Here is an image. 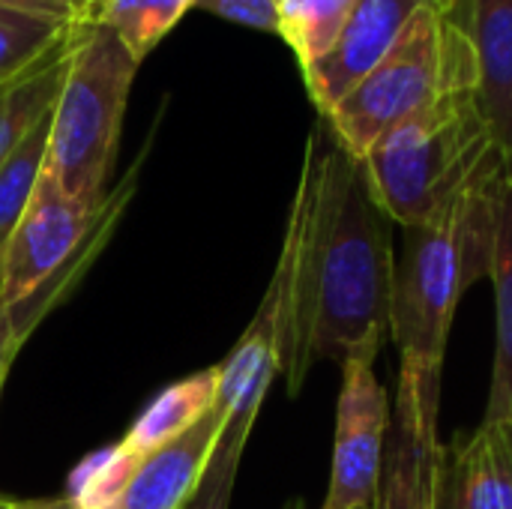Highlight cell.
I'll use <instances>...</instances> for the list:
<instances>
[{
  "instance_id": "19",
  "label": "cell",
  "mask_w": 512,
  "mask_h": 509,
  "mask_svg": "<svg viewBox=\"0 0 512 509\" xmlns=\"http://www.w3.org/2000/svg\"><path fill=\"white\" fill-rule=\"evenodd\" d=\"M48 135H51V111L27 132V138L0 165V258L45 171Z\"/></svg>"
},
{
  "instance_id": "21",
  "label": "cell",
  "mask_w": 512,
  "mask_h": 509,
  "mask_svg": "<svg viewBox=\"0 0 512 509\" xmlns=\"http://www.w3.org/2000/svg\"><path fill=\"white\" fill-rule=\"evenodd\" d=\"M138 462L141 459L132 456L123 444L105 447L78 465V471L69 477L66 498L81 509H111V504L126 489Z\"/></svg>"
},
{
  "instance_id": "29",
  "label": "cell",
  "mask_w": 512,
  "mask_h": 509,
  "mask_svg": "<svg viewBox=\"0 0 512 509\" xmlns=\"http://www.w3.org/2000/svg\"><path fill=\"white\" fill-rule=\"evenodd\" d=\"M285 509H303V504H300V501H291Z\"/></svg>"
},
{
  "instance_id": "5",
  "label": "cell",
  "mask_w": 512,
  "mask_h": 509,
  "mask_svg": "<svg viewBox=\"0 0 512 509\" xmlns=\"http://www.w3.org/2000/svg\"><path fill=\"white\" fill-rule=\"evenodd\" d=\"M477 84V57L453 9L426 6L408 21L387 54L321 117L336 141L363 159L414 111L450 90Z\"/></svg>"
},
{
  "instance_id": "20",
  "label": "cell",
  "mask_w": 512,
  "mask_h": 509,
  "mask_svg": "<svg viewBox=\"0 0 512 509\" xmlns=\"http://www.w3.org/2000/svg\"><path fill=\"white\" fill-rule=\"evenodd\" d=\"M72 21H51L30 12L0 9V84L24 72L69 33Z\"/></svg>"
},
{
  "instance_id": "17",
  "label": "cell",
  "mask_w": 512,
  "mask_h": 509,
  "mask_svg": "<svg viewBox=\"0 0 512 509\" xmlns=\"http://www.w3.org/2000/svg\"><path fill=\"white\" fill-rule=\"evenodd\" d=\"M351 9L354 0H276V33L288 42L303 72L336 48Z\"/></svg>"
},
{
  "instance_id": "30",
  "label": "cell",
  "mask_w": 512,
  "mask_h": 509,
  "mask_svg": "<svg viewBox=\"0 0 512 509\" xmlns=\"http://www.w3.org/2000/svg\"><path fill=\"white\" fill-rule=\"evenodd\" d=\"M189 509H201V507H189Z\"/></svg>"
},
{
  "instance_id": "2",
  "label": "cell",
  "mask_w": 512,
  "mask_h": 509,
  "mask_svg": "<svg viewBox=\"0 0 512 509\" xmlns=\"http://www.w3.org/2000/svg\"><path fill=\"white\" fill-rule=\"evenodd\" d=\"M504 180L507 159L474 180L435 219L405 228L402 258L393 270L390 336L399 348V372L417 384L423 405L435 414L456 309L465 291L492 273Z\"/></svg>"
},
{
  "instance_id": "12",
  "label": "cell",
  "mask_w": 512,
  "mask_h": 509,
  "mask_svg": "<svg viewBox=\"0 0 512 509\" xmlns=\"http://www.w3.org/2000/svg\"><path fill=\"white\" fill-rule=\"evenodd\" d=\"M222 432V414L210 408L180 438L141 456L126 489L111 509H189L204 483L213 447Z\"/></svg>"
},
{
  "instance_id": "14",
  "label": "cell",
  "mask_w": 512,
  "mask_h": 509,
  "mask_svg": "<svg viewBox=\"0 0 512 509\" xmlns=\"http://www.w3.org/2000/svg\"><path fill=\"white\" fill-rule=\"evenodd\" d=\"M66 51L69 33L24 72L0 84V165L27 138V132L54 108L66 75Z\"/></svg>"
},
{
  "instance_id": "13",
  "label": "cell",
  "mask_w": 512,
  "mask_h": 509,
  "mask_svg": "<svg viewBox=\"0 0 512 509\" xmlns=\"http://www.w3.org/2000/svg\"><path fill=\"white\" fill-rule=\"evenodd\" d=\"M453 18L477 57V99L498 138L512 147V0H453Z\"/></svg>"
},
{
  "instance_id": "16",
  "label": "cell",
  "mask_w": 512,
  "mask_h": 509,
  "mask_svg": "<svg viewBox=\"0 0 512 509\" xmlns=\"http://www.w3.org/2000/svg\"><path fill=\"white\" fill-rule=\"evenodd\" d=\"M495 303H498V348L489 387V405L483 423H512V183L504 180L495 228L492 273Z\"/></svg>"
},
{
  "instance_id": "18",
  "label": "cell",
  "mask_w": 512,
  "mask_h": 509,
  "mask_svg": "<svg viewBox=\"0 0 512 509\" xmlns=\"http://www.w3.org/2000/svg\"><path fill=\"white\" fill-rule=\"evenodd\" d=\"M192 9V0H99L87 15L75 21H96L117 33L129 54L144 63V57L177 27V21Z\"/></svg>"
},
{
  "instance_id": "27",
  "label": "cell",
  "mask_w": 512,
  "mask_h": 509,
  "mask_svg": "<svg viewBox=\"0 0 512 509\" xmlns=\"http://www.w3.org/2000/svg\"><path fill=\"white\" fill-rule=\"evenodd\" d=\"M0 509H15V501H9V498L0 495Z\"/></svg>"
},
{
  "instance_id": "6",
  "label": "cell",
  "mask_w": 512,
  "mask_h": 509,
  "mask_svg": "<svg viewBox=\"0 0 512 509\" xmlns=\"http://www.w3.org/2000/svg\"><path fill=\"white\" fill-rule=\"evenodd\" d=\"M282 294L279 285L270 279V288L234 345V351L219 366V387H216V411L222 414V432L213 447L204 483L192 507L228 509L234 477L240 471V459L264 396L273 378L282 372Z\"/></svg>"
},
{
  "instance_id": "15",
  "label": "cell",
  "mask_w": 512,
  "mask_h": 509,
  "mask_svg": "<svg viewBox=\"0 0 512 509\" xmlns=\"http://www.w3.org/2000/svg\"><path fill=\"white\" fill-rule=\"evenodd\" d=\"M216 387H219V366L195 372V375L171 384L144 408V414L132 423L129 435L120 444L132 456L141 459V456L159 450L162 444L180 438L216 405Z\"/></svg>"
},
{
  "instance_id": "23",
  "label": "cell",
  "mask_w": 512,
  "mask_h": 509,
  "mask_svg": "<svg viewBox=\"0 0 512 509\" xmlns=\"http://www.w3.org/2000/svg\"><path fill=\"white\" fill-rule=\"evenodd\" d=\"M24 336L15 333L12 327V315L6 306H0V396H3V387H6V378H9V369L18 357V351L24 348Z\"/></svg>"
},
{
  "instance_id": "26",
  "label": "cell",
  "mask_w": 512,
  "mask_h": 509,
  "mask_svg": "<svg viewBox=\"0 0 512 509\" xmlns=\"http://www.w3.org/2000/svg\"><path fill=\"white\" fill-rule=\"evenodd\" d=\"M96 3H99V0H69V6H72V21L81 18V15H87Z\"/></svg>"
},
{
  "instance_id": "11",
  "label": "cell",
  "mask_w": 512,
  "mask_h": 509,
  "mask_svg": "<svg viewBox=\"0 0 512 509\" xmlns=\"http://www.w3.org/2000/svg\"><path fill=\"white\" fill-rule=\"evenodd\" d=\"M435 509H512V423H480L441 444Z\"/></svg>"
},
{
  "instance_id": "28",
  "label": "cell",
  "mask_w": 512,
  "mask_h": 509,
  "mask_svg": "<svg viewBox=\"0 0 512 509\" xmlns=\"http://www.w3.org/2000/svg\"><path fill=\"white\" fill-rule=\"evenodd\" d=\"M507 177H510V183H512V147H510V153H507Z\"/></svg>"
},
{
  "instance_id": "7",
  "label": "cell",
  "mask_w": 512,
  "mask_h": 509,
  "mask_svg": "<svg viewBox=\"0 0 512 509\" xmlns=\"http://www.w3.org/2000/svg\"><path fill=\"white\" fill-rule=\"evenodd\" d=\"M387 432L390 402L372 366L363 360H345L336 408L333 471L321 509H375Z\"/></svg>"
},
{
  "instance_id": "22",
  "label": "cell",
  "mask_w": 512,
  "mask_h": 509,
  "mask_svg": "<svg viewBox=\"0 0 512 509\" xmlns=\"http://www.w3.org/2000/svg\"><path fill=\"white\" fill-rule=\"evenodd\" d=\"M192 6L207 9L219 18L255 27V30H270L276 33L279 18H276V0H192Z\"/></svg>"
},
{
  "instance_id": "25",
  "label": "cell",
  "mask_w": 512,
  "mask_h": 509,
  "mask_svg": "<svg viewBox=\"0 0 512 509\" xmlns=\"http://www.w3.org/2000/svg\"><path fill=\"white\" fill-rule=\"evenodd\" d=\"M15 509H81V507L63 495V498H54V501H15Z\"/></svg>"
},
{
  "instance_id": "1",
  "label": "cell",
  "mask_w": 512,
  "mask_h": 509,
  "mask_svg": "<svg viewBox=\"0 0 512 509\" xmlns=\"http://www.w3.org/2000/svg\"><path fill=\"white\" fill-rule=\"evenodd\" d=\"M393 222L363 159L312 129L273 282L282 294V375L297 396L321 360L375 363L390 336Z\"/></svg>"
},
{
  "instance_id": "4",
  "label": "cell",
  "mask_w": 512,
  "mask_h": 509,
  "mask_svg": "<svg viewBox=\"0 0 512 509\" xmlns=\"http://www.w3.org/2000/svg\"><path fill=\"white\" fill-rule=\"evenodd\" d=\"M138 60L114 30L96 21L69 24L66 75L51 108L45 168L81 207L105 201V180L114 168L126 99Z\"/></svg>"
},
{
  "instance_id": "10",
  "label": "cell",
  "mask_w": 512,
  "mask_h": 509,
  "mask_svg": "<svg viewBox=\"0 0 512 509\" xmlns=\"http://www.w3.org/2000/svg\"><path fill=\"white\" fill-rule=\"evenodd\" d=\"M438 456V414L423 405L417 384L399 372L396 420L390 444L384 450L375 509H435Z\"/></svg>"
},
{
  "instance_id": "24",
  "label": "cell",
  "mask_w": 512,
  "mask_h": 509,
  "mask_svg": "<svg viewBox=\"0 0 512 509\" xmlns=\"http://www.w3.org/2000/svg\"><path fill=\"white\" fill-rule=\"evenodd\" d=\"M0 9L30 12V15L51 18V21H72L69 0H0Z\"/></svg>"
},
{
  "instance_id": "3",
  "label": "cell",
  "mask_w": 512,
  "mask_h": 509,
  "mask_svg": "<svg viewBox=\"0 0 512 509\" xmlns=\"http://www.w3.org/2000/svg\"><path fill=\"white\" fill-rule=\"evenodd\" d=\"M504 159L507 150L480 108L477 87H459L396 123L363 165L390 222L417 228Z\"/></svg>"
},
{
  "instance_id": "8",
  "label": "cell",
  "mask_w": 512,
  "mask_h": 509,
  "mask_svg": "<svg viewBox=\"0 0 512 509\" xmlns=\"http://www.w3.org/2000/svg\"><path fill=\"white\" fill-rule=\"evenodd\" d=\"M96 210L69 198L45 168L0 258V306H18L39 285L57 276L81 249Z\"/></svg>"
},
{
  "instance_id": "9",
  "label": "cell",
  "mask_w": 512,
  "mask_h": 509,
  "mask_svg": "<svg viewBox=\"0 0 512 509\" xmlns=\"http://www.w3.org/2000/svg\"><path fill=\"white\" fill-rule=\"evenodd\" d=\"M426 6L453 9V0H354L336 48L303 72L315 108L327 114L387 54L408 21Z\"/></svg>"
}]
</instances>
